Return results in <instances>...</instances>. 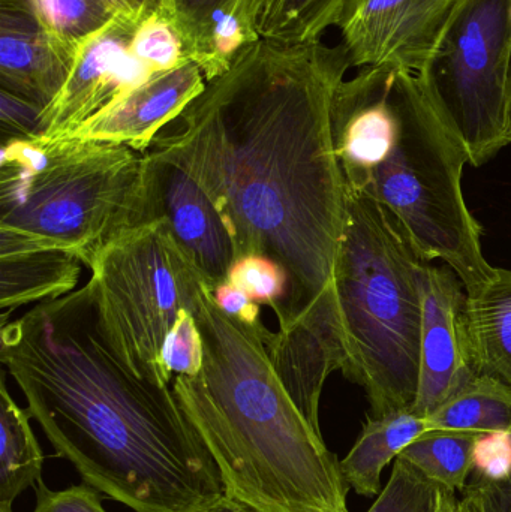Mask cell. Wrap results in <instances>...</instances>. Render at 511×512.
<instances>
[{
  "label": "cell",
  "mask_w": 511,
  "mask_h": 512,
  "mask_svg": "<svg viewBox=\"0 0 511 512\" xmlns=\"http://www.w3.org/2000/svg\"><path fill=\"white\" fill-rule=\"evenodd\" d=\"M210 292L225 315L249 327H257L261 324L260 304L255 303L242 289L231 285L230 282H224Z\"/></svg>",
  "instance_id": "4dcf8cb0"
},
{
  "label": "cell",
  "mask_w": 511,
  "mask_h": 512,
  "mask_svg": "<svg viewBox=\"0 0 511 512\" xmlns=\"http://www.w3.org/2000/svg\"><path fill=\"white\" fill-rule=\"evenodd\" d=\"M75 57L17 0H0V89L47 108L68 81Z\"/></svg>",
  "instance_id": "5bb4252c"
},
{
  "label": "cell",
  "mask_w": 511,
  "mask_h": 512,
  "mask_svg": "<svg viewBox=\"0 0 511 512\" xmlns=\"http://www.w3.org/2000/svg\"><path fill=\"white\" fill-rule=\"evenodd\" d=\"M425 261L380 204L347 191L335 292L344 373L366 391L372 415L413 408L419 387Z\"/></svg>",
  "instance_id": "8992f818"
},
{
  "label": "cell",
  "mask_w": 511,
  "mask_h": 512,
  "mask_svg": "<svg viewBox=\"0 0 511 512\" xmlns=\"http://www.w3.org/2000/svg\"><path fill=\"white\" fill-rule=\"evenodd\" d=\"M116 17L134 24L143 23L155 14H173V0H104Z\"/></svg>",
  "instance_id": "1f68e13d"
},
{
  "label": "cell",
  "mask_w": 511,
  "mask_h": 512,
  "mask_svg": "<svg viewBox=\"0 0 511 512\" xmlns=\"http://www.w3.org/2000/svg\"><path fill=\"white\" fill-rule=\"evenodd\" d=\"M0 512H12V504H6V502H0Z\"/></svg>",
  "instance_id": "8d00e7d4"
},
{
  "label": "cell",
  "mask_w": 511,
  "mask_h": 512,
  "mask_svg": "<svg viewBox=\"0 0 511 512\" xmlns=\"http://www.w3.org/2000/svg\"><path fill=\"white\" fill-rule=\"evenodd\" d=\"M137 24L114 18L78 51L71 74L57 98L42 113V141L69 137L107 110L138 84L152 77L131 53Z\"/></svg>",
  "instance_id": "8fae6325"
},
{
  "label": "cell",
  "mask_w": 511,
  "mask_h": 512,
  "mask_svg": "<svg viewBox=\"0 0 511 512\" xmlns=\"http://www.w3.org/2000/svg\"><path fill=\"white\" fill-rule=\"evenodd\" d=\"M345 0H260V38L299 45L321 41L335 26Z\"/></svg>",
  "instance_id": "44dd1931"
},
{
  "label": "cell",
  "mask_w": 511,
  "mask_h": 512,
  "mask_svg": "<svg viewBox=\"0 0 511 512\" xmlns=\"http://www.w3.org/2000/svg\"><path fill=\"white\" fill-rule=\"evenodd\" d=\"M456 493L447 492L443 490V496H441L440 507L437 512H452L453 504H455Z\"/></svg>",
  "instance_id": "d590c367"
},
{
  "label": "cell",
  "mask_w": 511,
  "mask_h": 512,
  "mask_svg": "<svg viewBox=\"0 0 511 512\" xmlns=\"http://www.w3.org/2000/svg\"><path fill=\"white\" fill-rule=\"evenodd\" d=\"M42 113L44 108L35 102L0 89L2 141L41 137Z\"/></svg>",
  "instance_id": "f1b7e54d"
},
{
  "label": "cell",
  "mask_w": 511,
  "mask_h": 512,
  "mask_svg": "<svg viewBox=\"0 0 511 512\" xmlns=\"http://www.w3.org/2000/svg\"><path fill=\"white\" fill-rule=\"evenodd\" d=\"M474 477L486 483H504L511 478V432L480 433L473 448Z\"/></svg>",
  "instance_id": "83f0119b"
},
{
  "label": "cell",
  "mask_w": 511,
  "mask_h": 512,
  "mask_svg": "<svg viewBox=\"0 0 511 512\" xmlns=\"http://www.w3.org/2000/svg\"><path fill=\"white\" fill-rule=\"evenodd\" d=\"M0 358L57 456L102 495L134 512H200L224 495L173 385L114 351L92 283L2 325Z\"/></svg>",
  "instance_id": "7a4b0ae2"
},
{
  "label": "cell",
  "mask_w": 511,
  "mask_h": 512,
  "mask_svg": "<svg viewBox=\"0 0 511 512\" xmlns=\"http://www.w3.org/2000/svg\"><path fill=\"white\" fill-rule=\"evenodd\" d=\"M350 68L342 44L258 39L149 147L212 198L236 259L266 256L284 268L288 291L276 313L282 334L341 327L335 267L347 189L330 107Z\"/></svg>",
  "instance_id": "6da1fadb"
},
{
  "label": "cell",
  "mask_w": 511,
  "mask_h": 512,
  "mask_svg": "<svg viewBox=\"0 0 511 512\" xmlns=\"http://www.w3.org/2000/svg\"><path fill=\"white\" fill-rule=\"evenodd\" d=\"M131 53L153 74L173 71L192 62L171 12L152 15L135 27Z\"/></svg>",
  "instance_id": "603a6c76"
},
{
  "label": "cell",
  "mask_w": 511,
  "mask_h": 512,
  "mask_svg": "<svg viewBox=\"0 0 511 512\" xmlns=\"http://www.w3.org/2000/svg\"><path fill=\"white\" fill-rule=\"evenodd\" d=\"M203 337L197 319L191 310H185L174 325L162 349L165 372L174 376H197L203 367Z\"/></svg>",
  "instance_id": "4316f807"
},
{
  "label": "cell",
  "mask_w": 511,
  "mask_h": 512,
  "mask_svg": "<svg viewBox=\"0 0 511 512\" xmlns=\"http://www.w3.org/2000/svg\"><path fill=\"white\" fill-rule=\"evenodd\" d=\"M511 144V81H510V107H509V146Z\"/></svg>",
  "instance_id": "74e56055"
},
{
  "label": "cell",
  "mask_w": 511,
  "mask_h": 512,
  "mask_svg": "<svg viewBox=\"0 0 511 512\" xmlns=\"http://www.w3.org/2000/svg\"><path fill=\"white\" fill-rule=\"evenodd\" d=\"M464 321L474 370L511 388V270L495 267L479 291L467 294Z\"/></svg>",
  "instance_id": "9a60e30c"
},
{
  "label": "cell",
  "mask_w": 511,
  "mask_h": 512,
  "mask_svg": "<svg viewBox=\"0 0 511 512\" xmlns=\"http://www.w3.org/2000/svg\"><path fill=\"white\" fill-rule=\"evenodd\" d=\"M426 418L434 432H511V388L500 379L476 373Z\"/></svg>",
  "instance_id": "d6986e66"
},
{
  "label": "cell",
  "mask_w": 511,
  "mask_h": 512,
  "mask_svg": "<svg viewBox=\"0 0 511 512\" xmlns=\"http://www.w3.org/2000/svg\"><path fill=\"white\" fill-rule=\"evenodd\" d=\"M200 512H260L252 508L251 505L245 502L237 501V499L230 498L228 495H222L218 501L210 504L209 507L204 508Z\"/></svg>",
  "instance_id": "836d02e7"
},
{
  "label": "cell",
  "mask_w": 511,
  "mask_h": 512,
  "mask_svg": "<svg viewBox=\"0 0 511 512\" xmlns=\"http://www.w3.org/2000/svg\"><path fill=\"white\" fill-rule=\"evenodd\" d=\"M330 126L345 189L384 207L423 258L441 259L458 274L468 295L479 291L495 267L462 191L470 159L417 74L360 69L336 87Z\"/></svg>",
  "instance_id": "277c9868"
},
{
  "label": "cell",
  "mask_w": 511,
  "mask_h": 512,
  "mask_svg": "<svg viewBox=\"0 0 511 512\" xmlns=\"http://www.w3.org/2000/svg\"><path fill=\"white\" fill-rule=\"evenodd\" d=\"M239 0H173V18L192 62L203 66L210 39L221 21L233 15Z\"/></svg>",
  "instance_id": "cb8c5ba5"
},
{
  "label": "cell",
  "mask_w": 511,
  "mask_h": 512,
  "mask_svg": "<svg viewBox=\"0 0 511 512\" xmlns=\"http://www.w3.org/2000/svg\"><path fill=\"white\" fill-rule=\"evenodd\" d=\"M434 432L428 418L399 409L383 415H371L350 453L341 460L342 474L357 495L374 498L381 493V474L392 460L422 438Z\"/></svg>",
  "instance_id": "2e32d148"
},
{
  "label": "cell",
  "mask_w": 511,
  "mask_h": 512,
  "mask_svg": "<svg viewBox=\"0 0 511 512\" xmlns=\"http://www.w3.org/2000/svg\"><path fill=\"white\" fill-rule=\"evenodd\" d=\"M146 152L102 141H2L0 256L60 251L87 268L143 225Z\"/></svg>",
  "instance_id": "5b68a950"
},
{
  "label": "cell",
  "mask_w": 511,
  "mask_h": 512,
  "mask_svg": "<svg viewBox=\"0 0 511 512\" xmlns=\"http://www.w3.org/2000/svg\"><path fill=\"white\" fill-rule=\"evenodd\" d=\"M480 433L435 430L408 445L398 459L447 492H464L473 474V448Z\"/></svg>",
  "instance_id": "ffe728a7"
},
{
  "label": "cell",
  "mask_w": 511,
  "mask_h": 512,
  "mask_svg": "<svg viewBox=\"0 0 511 512\" xmlns=\"http://www.w3.org/2000/svg\"><path fill=\"white\" fill-rule=\"evenodd\" d=\"M83 261L60 251L24 252L0 256V316L2 325L27 304L56 300L72 292Z\"/></svg>",
  "instance_id": "e0dca14e"
},
{
  "label": "cell",
  "mask_w": 511,
  "mask_h": 512,
  "mask_svg": "<svg viewBox=\"0 0 511 512\" xmlns=\"http://www.w3.org/2000/svg\"><path fill=\"white\" fill-rule=\"evenodd\" d=\"M468 486L479 496L483 512H511V478L504 483H486L474 477Z\"/></svg>",
  "instance_id": "d6a6232c"
},
{
  "label": "cell",
  "mask_w": 511,
  "mask_h": 512,
  "mask_svg": "<svg viewBox=\"0 0 511 512\" xmlns=\"http://www.w3.org/2000/svg\"><path fill=\"white\" fill-rule=\"evenodd\" d=\"M452 512H483L479 496L468 484L462 492L461 498L456 496Z\"/></svg>",
  "instance_id": "e575fe53"
},
{
  "label": "cell",
  "mask_w": 511,
  "mask_h": 512,
  "mask_svg": "<svg viewBox=\"0 0 511 512\" xmlns=\"http://www.w3.org/2000/svg\"><path fill=\"white\" fill-rule=\"evenodd\" d=\"M422 295L419 387L413 411L428 417L474 375L465 333L467 291L449 265L425 259L419 268Z\"/></svg>",
  "instance_id": "7c38bea8"
},
{
  "label": "cell",
  "mask_w": 511,
  "mask_h": 512,
  "mask_svg": "<svg viewBox=\"0 0 511 512\" xmlns=\"http://www.w3.org/2000/svg\"><path fill=\"white\" fill-rule=\"evenodd\" d=\"M206 84L195 62L153 74L63 140L126 144L147 152L159 132L201 95Z\"/></svg>",
  "instance_id": "4fadbf2b"
},
{
  "label": "cell",
  "mask_w": 511,
  "mask_h": 512,
  "mask_svg": "<svg viewBox=\"0 0 511 512\" xmlns=\"http://www.w3.org/2000/svg\"><path fill=\"white\" fill-rule=\"evenodd\" d=\"M443 489L396 459L389 483L366 512H437Z\"/></svg>",
  "instance_id": "d4e9b609"
},
{
  "label": "cell",
  "mask_w": 511,
  "mask_h": 512,
  "mask_svg": "<svg viewBox=\"0 0 511 512\" xmlns=\"http://www.w3.org/2000/svg\"><path fill=\"white\" fill-rule=\"evenodd\" d=\"M227 282L245 291L257 304L272 307L278 313L288 291L284 268L273 259L260 255L237 258L231 265Z\"/></svg>",
  "instance_id": "484cf974"
},
{
  "label": "cell",
  "mask_w": 511,
  "mask_h": 512,
  "mask_svg": "<svg viewBox=\"0 0 511 512\" xmlns=\"http://www.w3.org/2000/svg\"><path fill=\"white\" fill-rule=\"evenodd\" d=\"M417 77L470 164L491 161L509 146L511 0H458Z\"/></svg>",
  "instance_id": "ba28073f"
},
{
  "label": "cell",
  "mask_w": 511,
  "mask_h": 512,
  "mask_svg": "<svg viewBox=\"0 0 511 512\" xmlns=\"http://www.w3.org/2000/svg\"><path fill=\"white\" fill-rule=\"evenodd\" d=\"M71 56L114 18L104 0H17Z\"/></svg>",
  "instance_id": "7402d4cb"
},
{
  "label": "cell",
  "mask_w": 511,
  "mask_h": 512,
  "mask_svg": "<svg viewBox=\"0 0 511 512\" xmlns=\"http://www.w3.org/2000/svg\"><path fill=\"white\" fill-rule=\"evenodd\" d=\"M35 493L36 505L32 512H107L102 505L104 495L86 483L50 490L41 480Z\"/></svg>",
  "instance_id": "f546056e"
},
{
  "label": "cell",
  "mask_w": 511,
  "mask_h": 512,
  "mask_svg": "<svg viewBox=\"0 0 511 512\" xmlns=\"http://www.w3.org/2000/svg\"><path fill=\"white\" fill-rule=\"evenodd\" d=\"M162 222L213 291L227 282L236 248L207 192L173 159L149 149L144 162L143 225Z\"/></svg>",
  "instance_id": "9c48e42d"
},
{
  "label": "cell",
  "mask_w": 511,
  "mask_h": 512,
  "mask_svg": "<svg viewBox=\"0 0 511 512\" xmlns=\"http://www.w3.org/2000/svg\"><path fill=\"white\" fill-rule=\"evenodd\" d=\"M29 409L12 399L5 373L0 381V502L14 504L42 480L44 453L30 426Z\"/></svg>",
  "instance_id": "ac0fdd59"
},
{
  "label": "cell",
  "mask_w": 511,
  "mask_h": 512,
  "mask_svg": "<svg viewBox=\"0 0 511 512\" xmlns=\"http://www.w3.org/2000/svg\"><path fill=\"white\" fill-rule=\"evenodd\" d=\"M458 0H345L335 26L351 66L422 71Z\"/></svg>",
  "instance_id": "30bf717a"
},
{
  "label": "cell",
  "mask_w": 511,
  "mask_h": 512,
  "mask_svg": "<svg viewBox=\"0 0 511 512\" xmlns=\"http://www.w3.org/2000/svg\"><path fill=\"white\" fill-rule=\"evenodd\" d=\"M99 319L120 358L141 378L173 385L162 364L165 340L203 285L162 222L128 231L90 267Z\"/></svg>",
  "instance_id": "52a82bcc"
},
{
  "label": "cell",
  "mask_w": 511,
  "mask_h": 512,
  "mask_svg": "<svg viewBox=\"0 0 511 512\" xmlns=\"http://www.w3.org/2000/svg\"><path fill=\"white\" fill-rule=\"evenodd\" d=\"M195 319L204 360L173 390L218 466L225 495L260 512H350L341 462L279 378L263 340L201 285Z\"/></svg>",
  "instance_id": "3957f363"
}]
</instances>
